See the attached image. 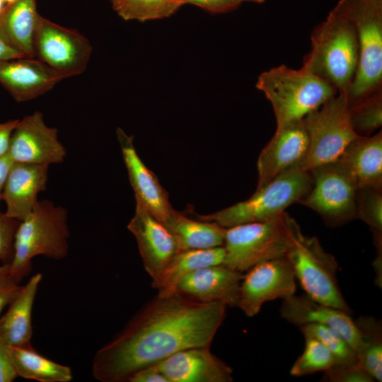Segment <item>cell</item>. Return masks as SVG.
Listing matches in <instances>:
<instances>
[{
    "mask_svg": "<svg viewBox=\"0 0 382 382\" xmlns=\"http://www.w3.org/2000/svg\"><path fill=\"white\" fill-rule=\"evenodd\" d=\"M226 308L221 303L199 302L177 291L157 294L96 352L93 376L101 382H127L137 371L177 352L210 347Z\"/></svg>",
    "mask_w": 382,
    "mask_h": 382,
    "instance_id": "obj_1",
    "label": "cell"
},
{
    "mask_svg": "<svg viewBox=\"0 0 382 382\" xmlns=\"http://www.w3.org/2000/svg\"><path fill=\"white\" fill-rule=\"evenodd\" d=\"M359 62V45L353 23L335 7L311 34V50L303 67L337 92L349 89Z\"/></svg>",
    "mask_w": 382,
    "mask_h": 382,
    "instance_id": "obj_2",
    "label": "cell"
},
{
    "mask_svg": "<svg viewBox=\"0 0 382 382\" xmlns=\"http://www.w3.org/2000/svg\"><path fill=\"white\" fill-rule=\"evenodd\" d=\"M255 86L270 102L277 127L302 120L338 93L306 68L284 64L261 73Z\"/></svg>",
    "mask_w": 382,
    "mask_h": 382,
    "instance_id": "obj_3",
    "label": "cell"
},
{
    "mask_svg": "<svg viewBox=\"0 0 382 382\" xmlns=\"http://www.w3.org/2000/svg\"><path fill=\"white\" fill-rule=\"evenodd\" d=\"M67 211L49 200H38L17 228L13 256L9 263L11 275L18 281L27 276L32 260L43 255L54 260L64 258L69 250Z\"/></svg>",
    "mask_w": 382,
    "mask_h": 382,
    "instance_id": "obj_4",
    "label": "cell"
},
{
    "mask_svg": "<svg viewBox=\"0 0 382 382\" xmlns=\"http://www.w3.org/2000/svg\"><path fill=\"white\" fill-rule=\"evenodd\" d=\"M286 218L290 236L286 257L305 294L352 315L353 311L338 284L337 274L340 267L335 257L323 249L316 237L306 236L287 213Z\"/></svg>",
    "mask_w": 382,
    "mask_h": 382,
    "instance_id": "obj_5",
    "label": "cell"
},
{
    "mask_svg": "<svg viewBox=\"0 0 382 382\" xmlns=\"http://www.w3.org/2000/svg\"><path fill=\"white\" fill-rule=\"evenodd\" d=\"M311 184L309 171L293 167L256 189L248 199L214 213L197 216L200 220L214 222L226 228L275 219L282 216L290 205L299 203Z\"/></svg>",
    "mask_w": 382,
    "mask_h": 382,
    "instance_id": "obj_6",
    "label": "cell"
},
{
    "mask_svg": "<svg viewBox=\"0 0 382 382\" xmlns=\"http://www.w3.org/2000/svg\"><path fill=\"white\" fill-rule=\"evenodd\" d=\"M335 8L354 25L359 62L347 96L351 104L382 85V0H339Z\"/></svg>",
    "mask_w": 382,
    "mask_h": 382,
    "instance_id": "obj_7",
    "label": "cell"
},
{
    "mask_svg": "<svg viewBox=\"0 0 382 382\" xmlns=\"http://www.w3.org/2000/svg\"><path fill=\"white\" fill-rule=\"evenodd\" d=\"M308 146L302 161L296 166L310 171L337 161L348 145L359 135L353 129L349 103L345 92H338L303 119Z\"/></svg>",
    "mask_w": 382,
    "mask_h": 382,
    "instance_id": "obj_8",
    "label": "cell"
},
{
    "mask_svg": "<svg viewBox=\"0 0 382 382\" xmlns=\"http://www.w3.org/2000/svg\"><path fill=\"white\" fill-rule=\"evenodd\" d=\"M286 213L270 220L226 228L223 265L244 273L253 266L285 257L290 247Z\"/></svg>",
    "mask_w": 382,
    "mask_h": 382,
    "instance_id": "obj_9",
    "label": "cell"
},
{
    "mask_svg": "<svg viewBox=\"0 0 382 382\" xmlns=\"http://www.w3.org/2000/svg\"><path fill=\"white\" fill-rule=\"evenodd\" d=\"M309 172L312 184L300 204L318 213L329 226H339L357 218V187L337 161Z\"/></svg>",
    "mask_w": 382,
    "mask_h": 382,
    "instance_id": "obj_10",
    "label": "cell"
},
{
    "mask_svg": "<svg viewBox=\"0 0 382 382\" xmlns=\"http://www.w3.org/2000/svg\"><path fill=\"white\" fill-rule=\"evenodd\" d=\"M92 52L91 42L78 30L40 16L34 41L35 58L64 79L83 74Z\"/></svg>",
    "mask_w": 382,
    "mask_h": 382,
    "instance_id": "obj_11",
    "label": "cell"
},
{
    "mask_svg": "<svg viewBox=\"0 0 382 382\" xmlns=\"http://www.w3.org/2000/svg\"><path fill=\"white\" fill-rule=\"evenodd\" d=\"M296 289V279L286 257L267 260L243 273L237 307L253 317L266 302L284 300L295 294Z\"/></svg>",
    "mask_w": 382,
    "mask_h": 382,
    "instance_id": "obj_12",
    "label": "cell"
},
{
    "mask_svg": "<svg viewBox=\"0 0 382 382\" xmlns=\"http://www.w3.org/2000/svg\"><path fill=\"white\" fill-rule=\"evenodd\" d=\"M7 155L13 162L50 166L62 163L66 150L59 139L57 129L47 125L43 114L35 111L18 120Z\"/></svg>",
    "mask_w": 382,
    "mask_h": 382,
    "instance_id": "obj_13",
    "label": "cell"
},
{
    "mask_svg": "<svg viewBox=\"0 0 382 382\" xmlns=\"http://www.w3.org/2000/svg\"><path fill=\"white\" fill-rule=\"evenodd\" d=\"M116 135L136 204L158 221L164 222L173 209L168 192L139 156L132 136L120 127L117 128Z\"/></svg>",
    "mask_w": 382,
    "mask_h": 382,
    "instance_id": "obj_14",
    "label": "cell"
},
{
    "mask_svg": "<svg viewBox=\"0 0 382 382\" xmlns=\"http://www.w3.org/2000/svg\"><path fill=\"white\" fill-rule=\"evenodd\" d=\"M308 146V138L303 120L277 127L258 156L256 189L299 163L306 154Z\"/></svg>",
    "mask_w": 382,
    "mask_h": 382,
    "instance_id": "obj_15",
    "label": "cell"
},
{
    "mask_svg": "<svg viewBox=\"0 0 382 382\" xmlns=\"http://www.w3.org/2000/svg\"><path fill=\"white\" fill-rule=\"evenodd\" d=\"M127 228L136 238L144 267L151 282L156 281L179 252L173 236L161 221L137 204Z\"/></svg>",
    "mask_w": 382,
    "mask_h": 382,
    "instance_id": "obj_16",
    "label": "cell"
},
{
    "mask_svg": "<svg viewBox=\"0 0 382 382\" xmlns=\"http://www.w3.org/2000/svg\"><path fill=\"white\" fill-rule=\"evenodd\" d=\"M168 382H231L233 370L210 351V347L177 352L153 364Z\"/></svg>",
    "mask_w": 382,
    "mask_h": 382,
    "instance_id": "obj_17",
    "label": "cell"
},
{
    "mask_svg": "<svg viewBox=\"0 0 382 382\" xmlns=\"http://www.w3.org/2000/svg\"><path fill=\"white\" fill-rule=\"evenodd\" d=\"M243 276L223 264L207 266L185 275L175 291L199 302L237 307Z\"/></svg>",
    "mask_w": 382,
    "mask_h": 382,
    "instance_id": "obj_18",
    "label": "cell"
},
{
    "mask_svg": "<svg viewBox=\"0 0 382 382\" xmlns=\"http://www.w3.org/2000/svg\"><path fill=\"white\" fill-rule=\"evenodd\" d=\"M279 313L283 319L297 326L319 324L340 334L354 350L359 352L361 341L351 315L313 300L306 294H295L282 300Z\"/></svg>",
    "mask_w": 382,
    "mask_h": 382,
    "instance_id": "obj_19",
    "label": "cell"
},
{
    "mask_svg": "<svg viewBox=\"0 0 382 382\" xmlns=\"http://www.w3.org/2000/svg\"><path fill=\"white\" fill-rule=\"evenodd\" d=\"M63 79L36 58L24 57L0 62V84L19 103L42 96Z\"/></svg>",
    "mask_w": 382,
    "mask_h": 382,
    "instance_id": "obj_20",
    "label": "cell"
},
{
    "mask_svg": "<svg viewBox=\"0 0 382 382\" xmlns=\"http://www.w3.org/2000/svg\"><path fill=\"white\" fill-rule=\"evenodd\" d=\"M49 165L13 162L8 174L3 192L5 213L22 221L38 201V195L46 190Z\"/></svg>",
    "mask_w": 382,
    "mask_h": 382,
    "instance_id": "obj_21",
    "label": "cell"
},
{
    "mask_svg": "<svg viewBox=\"0 0 382 382\" xmlns=\"http://www.w3.org/2000/svg\"><path fill=\"white\" fill-rule=\"evenodd\" d=\"M337 161L349 173L357 188H382V132L359 136Z\"/></svg>",
    "mask_w": 382,
    "mask_h": 382,
    "instance_id": "obj_22",
    "label": "cell"
},
{
    "mask_svg": "<svg viewBox=\"0 0 382 382\" xmlns=\"http://www.w3.org/2000/svg\"><path fill=\"white\" fill-rule=\"evenodd\" d=\"M42 274L32 276L0 318V337L8 346L32 347V310Z\"/></svg>",
    "mask_w": 382,
    "mask_h": 382,
    "instance_id": "obj_23",
    "label": "cell"
},
{
    "mask_svg": "<svg viewBox=\"0 0 382 382\" xmlns=\"http://www.w3.org/2000/svg\"><path fill=\"white\" fill-rule=\"evenodd\" d=\"M162 224L173 236L179 251L224 245L226 228L214 222L194 220L173 209Z\"/></svg>",
    "mask_w": 382,
    "mask_h": 382,
    "instance_id": "obj_24",
    "label": "cell"
},
{
    "mask_svg": "<svg viewBox=\"0 0 382 382\" xmlns=\"http://www.w3.org/2000/svg\"><path fill=\"white\" fill-rule=\"evenodd\" d=\"M40 14L36 0H17L0 13V27L25 57L35 58L34 41Z\"/></svg>",
    "mask_w": 382,
    "mask_h": 382,
    "instance_id": "obj_25",
    "label": "cell"
},
{
    "mask_svg": "<svg viewBox=\"0 0 382 382\" xmlns=\"http://www.w3.org/2000/svg\"><path fill=\"white\" fill-rule=\"evenodd\" d=\"M224 257L223 246L179 251L169 261L160 277L151 282V286L158 291V295L173 293L185 275L201 267L221 265Z\"/></svg>",
    "mask_w": 382,
    "mask_h": 382,
    "instance_id": "obj_26",
    "label": "cell"
},
{
    "mask_svg": "<svg viewBox=\"0 0 382 382\" xmlns=\"http://www.w3.org/2000/svg\"><path fill=\"white\" fill-rule=\"evenodd\" d=\"M18 376L40 382H69L71 369L40 354L34 348L8 347Z\"/></svg>",
    "mask_w": 382,
    "mask_h": 382,
    "instance_id": "obj_27",
    "label": "cell"
},
{
    "mask_svg": "<svg viewBox=\"0 0 382 382\" xmlns=\"http://www.w3.org/2000/svg\"><path fill=\"white\" fill-rule=\"evenodd\" d=\"M355 321L361 345L357 357L359 365L374 381H382V325L373 316H360Z\"/></svg>",
    "mask_w": 382,
    "mask_h": 382,
    "instance_id": "obj_28",
    "label": "cell"
},
{
    "mask_svg": "<svg viewBox=\"0 0 382 382\" xmlns=\"http://www.w3.org/2000/svg\"><path fill=\"white\" fill-rule=\"evenodd\" d=\"M357 216L370 228L373 235L376 257L373 267H382V188H357Z\"/></svg>",
    "mask_w": 382,
    "mask_h": 382,
    "instance_id": "obj_29",
    "label": "cell"
},
{
    "mask_svg": "<svg viewBox=\"0 0 382 382\" xmlns=\"http://www.w3.org/2000/svg\"><path fill=\"white\" fill-rule=\"evenodd\" d=\"M353 129L359 136H369L382 125V88L349 104Z\"/></svg>",
    "mask_w": 382,
    "mask_h": 382,
    "instance_id": "obj_30",
    "label": "cell"
},
{
    "mask_svg": "<svg viewBox=\"0 0 382 382\" xmlns=\"http://www.w3.org/2000/svg\"><path fill=\"white\" fill-rule=\"evenodd\" d=\"M183 4V0H125L116 12L125 21L145 22L168 18Z\"/></svg>",
    "mask_w": 382,
    "mask_h": 382,
    "instance_id": "obj_31",
    "label": "cell"
},
{
    "mask_svg": "<svg viewBox=\"0 0 382 382\" xmlns=\"http://www.w3.org/2000/svg\"><path fill=\"white\" fill-rule=\"evenodd\" d=\"M299 330L304 337L318 340L330 351L335 359L333 366H346L359 363L354 350L335 330L319 324L301 325L299 326Z\"/></svg>",
    "mask_w": 382,
    "mask_h": 382,
    "instance_id": "obj_32",
    "label": "cell"
},
{
    "mask_svg": "<svg viewBox=\"0 0 382 382\" xmlns=\"http://www.w3.org/2000/svg\"><path fill=\"white\" fill-rule=\"evenodd\" d=\"M304 338V349L291 366L290 374L303 376L330 369L335 359L330 351L318 340L311 337Z\"/></svg>",
    "mask_w": 382,
    "mask_h": 382,
    "instance_id": "obj_33",
    "label": "cell"
},
{
    "mask_svg": "<svg viewBox=\"0 0 382 382\" xmlns=\"http://www.w3.org/2000/svg\"><path fill=\"white\" fill-rule=\"evenodd\" d=\"M326 382H374L372 376L359 363L346 366H332L324 372Z\"/></svg>",
    "mask_w": 382,
    "mask_h": 382,
    "instance_id": "obj_34",
    "label": "cell"
},
{
    "mask_svg": "<svg viewBox=\"0 0 382 382\" xmlns=\"http://www.w3.org/2000/svg\"><path fill=\"white\" fill-rule=\"evenodd\" d=\"M20 221L0 212V260L10 263L13 256L15 236Z\"/></svg>",
    "mask_w": 382,
    "mask_h": 382,
    "instance_id": "obj_35",
    "label": "cell"
},
{
    "mask_svg": "<svg viewBox=\"0 0 382 382\" xmlns=\"http://www.w3.org/2000/svg\"><path fill=\"white\" fill-rule=\"evenodd\" d=\"M23 286L11 275L9 263L0 265V313L20 294Z\"/></svg>",
    "mask_w": 382,
    "mask_h": 382,
    "instance_id": "obj_36",
    "label": "cell"
},
{
    "mask_svg": "<svg viewBox=\"0 0 382 382\" xmlns=\"http://www.w3.org/2000/svg\"><path fill=\"white\" fill-rule=\"evenodd\" d=\"M212 13H224L232 11L241 4L237 0H183Z\"/></svg>",
    "mask_w": 382,
    "mask_h": 382,
    "instance_id": "obj_37",
    "label": "cell"
},
{
    "mask_svg": "<svg viewBox=\"0 0 382 382\" xmlns=\"http://www.w3.org/2000/svg\"><path fill=\"white\" fill-rule=\"evenodd\" d=\"M18 375L11 362L8 346L0 337V382H11Z\"/></svg>",
    "mask_w": 382,
    "mask_h": 382,
    "instance_id": "obj_38",
    "label": "cell"
},
{
    "mask_svg": "<svg viewBox=\"0 0 382 382\" xmlns=\"http://www.w3.org/2000/svg\"><path fill=\"white\" fill-rule=\"evenodd\" d=\"M127 382H168V381L162 373L151 365L134 372Z\"/></svg>",
    "mask_w": 382,
    "mask_h": 382,
    "instance_id": "obj_39",
    "label": "cell"
},
{
    "mask_svg": "<svg viewBox=\"0 0 382 382\" xmlns=\"http://www.w3.org/2000/svg\"><path fill=\"white\" fill-rule=\"evenodd\" d=\"M18 120L0 122V157L8 154L11 137Z\"/></svg>",
    "mask_w": 382,
    "mask_h": 382,
    "instance_id": "obj_40",
    "label": "cell"
},
{
    "mask_svg": "<svg viewBox=\"0 0 382 382\" xmlns=\"http://www.w3.org/2000/svg\"><path fill=\"white\" fill-rule=\"evenodd\" d=\"M24 57L25 56L9 42L0 27V62Z\"/></svg>",
    "mask_w": 382,
    "mask_h": 382,
    "instance_id": "obj_41",
    "label": "cell"
},
{
    "mask_svg": "<svg viewBox=\"0 0 382 382\" xmlns=\"http://www.w3.org/2000/svg\"><path fill=\"white\" fill-rule=\"evenodd\" d=\"M13 161L8 156L0 157V202L2 200L4 187Z\"/></svg>",
    "mask_w": 382,
    "mask_h": 382,
    "instance_id": "obj_42",
    "label": "cell"
},
{
    "mask_svg": "<svg viewBox=\"0 0 382 382\" xmlns=\"http://www.w3.org/2000/svg\"><path fill=\"white\" fill-rule=\"evenodd\" d=\"M115 11L117 10L125 0H108Z\"/></svg>",
    "mask_w": 382,
    "mask_h": 382,
    "instance_id": "obj_43",
    "label": "cell"
},
{
    "mask_svg": "<svg viewBox=\"0 0 382 382\" xmlns=\"http://www.w3.org/2000/svg\"><path fill=\"white\" fill-rule=\"evenodd\" d=\"M240 4H241L242 2L243 1H251V2H255V3H258V4H262L263 3L265 0H237Z\"/></svg>",
    "mask_w": 382,
    "mask_h": 382,
    "instance_id": "obj_44",
    "label": "cell"
},
{
    "mask_svg": "<svg viewBox=\"0 0 382 382\" xmlns=\"http://www.w3.org/2000/svg\"><path fill=\"white\" fill-rule=\"evenodd\" d=\"M6 6V4L4 3V1L3 0H0V13L4 11Z\"/></svg>",
    "mask_w": 382,
    "mask_h": 382,
    "instance_id": "obj_45",
    "label": "cell"
},
{
    "mask_svg": "<svg viewBox=\"0 0 382 382\" xmlns=\"http://www.w3.org/2000/svg\"><path fill=\"white\" fill-rule=\"evenodd\" d=\"M6 5L11 4L16 2L17 0H3Z\"/></svg>",
    "mask_w": 382,
    "mask_h": 382,
    "instance_id": "obj_46",
    "label": "cell"
}]
</instances>
